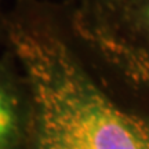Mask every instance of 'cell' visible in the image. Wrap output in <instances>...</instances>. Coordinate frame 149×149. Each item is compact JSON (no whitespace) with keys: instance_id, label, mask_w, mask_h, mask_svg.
<instances>
[{"instance_id":"obj_1","label":"cell","mask_w":149,"mask_h":149,"mask_svg":"<svg viewBox=\"0 0 149 149\" xmlns=\"http://www.w3.org/2000/svg\"><path fill=\"white\" fill-rule=\"evenodd\" d=\"M17 4L6 39L28 94L22 149H149V120L102 90L35 0Z\"/></svg>"},{"instance_id":"obj_2","label":"cell","mask_w":149,"mask_h":149,"mask_svg":"<svg viewBox=\"0 0 149 149\" xmlns=\"http://www.w3.org/2000/svg\"><path fill=\"white\" fill-rule=\"evenodd\" d=\"M28 94L19 66L8 50L0 59V149H22Z\"/></svg>"},{"instance_id":"obj_3","label":"cell","mask_w":149,"mask_h":149,"mask_svg":"<svg viewBox=\"0 0 149 149\" xmlns=\"http://www.w3.org/2000/svg\"><path fill=\"white\" fill-rule=\"evenodd\" d=\"M109 26L137 44L149 48V0H135Z\"/></svg>"},{"instance_id":"obj_4","label":"cell","mask_w":149,"mask_h":149,"mask_svg":"<svg viewBox=\"0 0 149 149\" xmlns=\"http://www.w3.org/2000/svg\"><path fill=\"white\" fill-rule=\"evenodd\" d=\"M73 10L80 11L91 19L113 25L135 0H69Z\"/></svg>"},{"instance_id":"obj_5","label":"cell","mask_w":149,"mask_h":149,"mask_svg":"<svg viewBox=\"0 0 149 149\" xmlns=\"http://www.w3.org/2000/svg\"><path fill=\"white\" fill-rule=\"evenodd\" d=\"M1 6H3V0H0V33L6 32V17L1 13Z\"/></svg>"},{"instance_id":"obj_6","label":"cell","mask_w":149,"mask_h":149,"mask_svg":"<svg viewBox=\"0 0 149 149\" xmlns=\"http://www.w3.org/2000/svg\"><path fill=\"white\" fill-rule=\"evenodd\" d=\"M68 1H69V0H68Z\"/></svg>"}]
</instances>
